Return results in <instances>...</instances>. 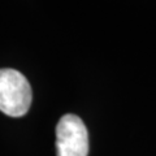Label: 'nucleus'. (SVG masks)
Masks as SVG:
<instances>
[{
	"mask_svg": "<svg viewBox=\"0 0 156 156\" xmlns=\"http://www.w3.org/2000/svg\"><path fill=\"white\" fill-rule=\"evenodd\" d=\"M33 100L31 86L21 72L11 68L0 69V111L11 117L27 113Z\"/></svg>",
	"mask_w": 156,
	"mask_h": 156,
	"instance_id": "f257e3e1",
	"label": "nucleus"
},
{
	"mask_svg": "<svg viewBox=\"0 0 156 156\" xmlns=\"http://www.w3.org/2000/svg\"><path fill=\"white\" fill-rule=\"evenodd\" d=\"M56 155L57 156H87L89 133L81 117L68 113L56 125Z\"/></svg>",
	"mask_w": 156,
	"mask_h": 156,
	"instance_id": "f03ea898",
	"label": "nucleus"
}]
</instances>
